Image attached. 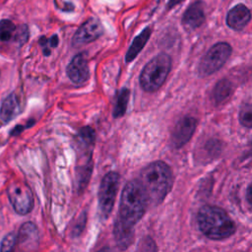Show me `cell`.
Wrapping results in <instances>:
<instances>
[{
  "mask_svg": "<svg viewBox=\"0 0 252 252\" xmlns=\"http://www.w3.org/2000/svg\"><path fill=\"white\" fill-rule=\"evenodd\" d=\"M171 69V58L166 53H159L151 59L140 75V85L145 92L158 91L165 82Z\"/></svg>",
  "mask_w": 252,
  "mask_h": 252,
  "instance_id": "obj_4",
  "label": "cell"
},
{
  "mask_svg": "<svg viewBox=\"0 0 252 252\" xmlns=\"http://www.w3.org/2000/svg\"><path fill=\"white\" fill-rule=\"evenodd\" d=\"M231 54V46L227 42L214 44L203 56L198 67V73L202 77L209 76L220 69Z\"/></svg>",
  "mask_w": 252,
  "mask_h": 252,
  "instance_id": "obj_5",
  "label": "cell"
},
{
  "mask_svg": "<svg viewBox=\"0 0 252 252\" xmlns=\"http://www.w3.org/2000/svg\"><path fill=\"white\" fill-rule=\"evenodd\" d=\"M103 32V27L99 20L91 18L86 21L75 32L72 43L74 46H81L98 38Z\"/></svg>",
  "mask_w": 252,
  "mask_h": 252,
  "instance_id": "obj_8",
  "label": "cell"
},
{
  "mask_svg": "<svg viewBox=\"0 0 252 252\" xmlns=\"http://www.w3.org/2000/svg\"><path fill=\"white\" fill-rule=\"evenodd\" d=\"M232 92V85L227 79H222L217 83L213 91V97L216 103H221L226 100Z\"/></svg>",
  "mask_w": 252,
  "mask_h": 252,
  "instance_id": "obj_17",
  "label": "cell"
},
{
  "mask_svg": "<svg viewBox=\"0 0 252 252\" xmlns=\"http://www.w3.org/2000/svg\"><path fill=\"white\" fill-rule=\"evenodd\" d=\"M79 138L84 146H91L94 141L95 133L91 127L86 126L80 130Z\"/></svg>",
  "mask_w": 252,
  "mask_h": 252,
  "instance_id": "obj_22",
  "label": "cell"
},
{
  "mask_svg": "<svg viewBox=\"0 0 252 252\" xmlns=\"http://www.w3.org/2000/svg\"><path fill=\"white\" fill-rule=\"evenodd\" d=\"M119 182L120 175L115 171L106 173L100 182L98 190V207L103 219H107L112 211Z\"/></svg>",
  "mask_w": 252,
  "mask_h": 252,
  "instance_id": "obj_6",
  "label": "cell"
},
{
  "mask_svg": "<svg viewBox=\"0 0 252 252\" xmlns=\"http://www.w3.org/2000/svg\"><path fill=\"white\" fill-rule=\"evenodd\" d=\"M28 37H29L28 27L25 26V25L18 27L17 32H16V36H15V40L20 42V43H24L25 41H27Z\"/></svg>",
  "mask_w": 252,
  "mask_h": 252,
  "instance_id": "obj_24",
  "label": "cell"
},
{
  "mask_svg": "<svg viewBox=\"0 0 252 252\" xmlns=\"http://www.w3.org/2000/svg\"><path fill=\"white\" fill-rule=\"evenodd\" d=\"M129 96H130V92L128 89H122L121 91H119L115 99L114 107H113L112 115L114 118H119L125 114L128 101H129Z\"/></svg>",
  "mask_w": 252,
  "mask_h": 252,
  "instance_id": "obj_18",
  "label": "cell"
},
{
  "mask_svg": "<svg viewBox=\"0 0 252 252\" xmlns=\"http://www.w3.org/2000/svg\"><path fill=\"white\" fill-rule=\"evenodd\" d=\"M21 101L16 94H10L4 98L0 107V119L8 123L16 118L21 112Z\"/></svg>",
  "mask_w": 252,
  "mask_h": 252,
  "instance_id": "obj_13",
  "label": "cell"
},
{
  "mask_svg": "<svg viewBox=\"0 0 252 252\" xmlns=\"http://www.w3.org/2000/svg\"><path fill=\"white\" fill-rule=\"evenodd\" d=\"M197 120L191 116L182 117L174 126L171 133V143L174 148L183 147L193 136Z\"/></svg>",
  "mask_w": 252,
  "mask_h": 252,
  "instance_id": "obj_9",
  "label": "cell"
},
{
  "mask_svg": "<svg viewBox=\"0 0 252 252\" xmlns=\"http://www.w3.org/2000/svg\"><path fill=\"white\" fill-rule=\"evenodd\" d=\"M200 230L209 238L220 240L229 237L235 231V225L225 211L215 206L200 209L197 217Z\"/></svg>",
  "mask_w": 252,
  "mask_h": 252,
  "instance_id": "obj_2",
  "label": "cell"
},
{
  "mask_svg": "<svg viewBox=\"0 0 252 252\" xmlns=\"http://www.w3.org/2000/svg\"><path fill=\"white\" fill-rule=\"evenodd\" d=\"M251 20V12L244 4H237L232 7L226 15V25L234 31L243 30Z\"/></svg>",
  "mask_w": 252,
  "mask_h": 252,
  "instance_id": "obj_11",
  "label": "cell"
},
{
  "mask_svg": "<svg viewBox=\"0 0 252 252\" xmlns=\"http://www.w3.org/2000/svg\"><path fill=\"white\" fill-rule=\"evenodd\" d=\"M148 203V197L139 180L129 181L121 194L118 218L134 225L144 216Z\"/></svg>",
  "mask_w": 252,
  "mask_h": 252,
  "instance_id": "obj_3",
  "label": "cell"
},
{
  "mask_svg": "<svg viewBox=\"0 0 252 252\" xmlns=\"http://www.w3.org/2000/svg\"><path fill=\"white\" fill-rule=\"evenodd\" d=\"M67 76L75 85L85 84L90 77V69L86 53L75 55L67 66Z\"/></svg>",
  "mask_w": 252,
  "mask_h": 252,
  "instance_id": "obj_10",
  "label": "cell"
},
{
  "mask_svg": "<svg viewBox=\"0 0 252 252\" xmlns=\"http://www.w3.org/2000/svg\"><path fill=\"white\" fill-rule=\"evenodd\" d=\"M18 27L7 19L0 21V40L2 41H9L11 39H15L16 32Z\"/></svg>",
  "mask_w": 252,
  "mask_h": 252,
  "instance_id": "obj_19",
  "label": "cell"
},
{
  "mask_svg": "<svg viewBox=\"0 0 252 252\" xmlns=\"http://www.w3.org/2000/svg\"><path fill=\"white\" fill-rule=\"evenodd\" d=\"M114 238L120 249H126L133 240V225L126 223L119 218L114 224Z\"/></svg>",
  "mask_w": 252,
  "mask_h": 252,
  "instance_id": "obj_14",
  "label": "cell"
},
{
  "mask_svg": "<svg viewBox=\"0 0 252 252\" xmlns=\"http://www.w3.org/2000/svg\"><path fill=\"white\" fill-rule=\"evenodd\" d=\"M240 123L248 128H252V104H245L239 111Z\"/></svg>",
  "mask_w": 252,
  "mask_h": 252,
  "instance_id": "obj_20",
  "label": "cell"
},
{
  "mask_svg": "<svg viewBox=\"0 0 252 252\" xmlns=\"http://www.w3.org/2000/svg\"><path fill=\"white\" fill-rule=\"evenodd\" d=\"M246 197H247V201L249 202V204L252 206V183L249 185L247 192H246Z\"/></svg>",
  "mask_w": 252,
  "mask_h": 252,
  "instance_id": "obj_26",
  "label": "cell"
},
{
  "mask_svg": "<svg viewBox=\"0 0 252 252\" xmlns=\"http://www.w3.org/2000/svg\"><path fill=\"white\" fill-rule=\"evenodd\" d=\"M205 22L204 4L202 1L197 0L193 2L184 12L182 17V24L187 30H196L201 27Z\"/></svg>",
  "mask_w": 252,
  "mask_h": 252,
  "instance_id": "obj_12",
  "label": "cell"
},
{
  "mask_svg": "<svg viewBox=\"0 0 252 252\" xmlns=\"http://www.w3.org/2000/svg\"><path fill=\"white\" fill-rule=\"evenodd\" d=\"M7 194L14 210L19 215H27L32 211L33 198L28 185L21 181H13L7 188Z\"/></svg>",
  "mask_w": 252,
  "mask_h": 252,
  "instance_id": "obj_7",
  "label": "cell"
},
{
  "mask_svg": "<svg viewBox=\"0 0 252 252\" xmlns=\"http://www.w3.org/2000/svg\"><path fill=\"white\" fill-rule=\"evenodd\" d=\"M182 1H184V0H169L168 4H167V9H171V8L175 7L176 5H178Z\"/></svg>",
  "mask_w": 252,
  "mask_h": 252,
  "instance_id": "obj_27",
  "label": "cell"
},
{
  "mask_svg": "<svg viewBox=\"0 0 252 252\" xmlns=\"http://www.w3.org/2000/svg\"><path fill=\"white\" fill-rule=\"evenodd\" d=\"M152 33V29L150 27L144 29L132 41L130 47L128 48L125 56V61L127 63L133 61L137 55L141 52V50L144 48L146 43L148 42L150 36Z\"/></svg>",
  "mask_w": 252,
  "mask_h": 252,
  "instance_id": "obj_16",
  "label": "cell"
},
{
  "mask_svg": "<svg viewBox=\"0 0 252 252\" xmlns=\"http://www.w3.org/2000/svg\"><path fill=\"white\" fill-rule=\"evenodd\" d=\"M17 240L23 247L27 249H34L35 244H37L38 241V233L36 226L31 221L22 224L19 230Z\"/></svg>",
  "mask_w": 252,
  "mask_h": 252,
  "instance_id": "obj_15",
  "label": "cell"
},
{
  "mask_svg": "<svg viewBox=\"0 0 252 252\" xmlns=\"http://www.w3.org/2000/svg\"><path fill=\"white\" fill-rule=\"evenodd\" d=\"M149 202L159 204L168 194L172 186V172L163 161L157 160L144 167L139 176Z\"/></svg>",
  "mask_w": 252,
  "mask_h": 252,
  "instance_id": "obj_1",
  "label": "cell"
},
{
  "mask_svg": "<svg viewBox=\"0 0 252 252\" xmlns=\"http://www.w3.org/2000/svg\"><path fill=\"white\" fill-rule=\"evenodd\" d=\"M39 44L42 46V51L45 56H48L51 52V48H54L58 44V36L56 34L47 38L45 36H41L39 38Z\"/></svg>",
  "mask_w": 252,
  "mask_h": 252,
  "instance_id": "obj_21",
  "label": "cell"
},
{
  "mask_svg": "<svg viewBox=\"0 0 252 252\" xmlns=\"http://www.w3.org/2000/svg\"><path fill=\"white\" fill-rule=\"evenodd\" d=\"M139 249L140 250H147V251H149V250H157V247H156L154 241L151 238L148 237V238H145V239H143L141 241Z\"/></svg>",
  "mask_w": 252,
  "mask_h": 252,
  "instance_id": "obj_25",
  "label": "cell"
},
{
  "mask_svg": "<svg viewBox=\"0 0 252 252\" xmlns=\"http://www.w3.org/2000/svg\"><path fill=\"white\" fill-rule=\"evenodd\" d=\"M17 241V236L14 233L7 234L1 241L0 251H11L12 249H14Z\"/></svg>",
  "mask_w": 252,
  "mask_h": 252,
  "instance_id": "obj_23",
  "label": "cell"
}]
</instances>
